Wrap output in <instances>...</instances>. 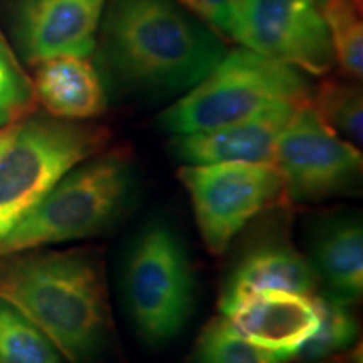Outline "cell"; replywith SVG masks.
Masks as SVG:
<instances>
[{
	"label": "cell",
	"mask_w": 363,
	"mask_h": 363,
	"mask_svg": "<svg viewBox=\"0 0 363 363\" xmlns=\"http://www.w3.org/2000/svg\"><path fill=\"white\" fill-rule=\"evenodd\" d=\"M202 17L216 33L233 38L235 26V0H179Z\"/></svg>",
	"instance_id": "cell-22"
},
{
	"label": "cell",
	"mask_w": 363,
	"mask_h": 363,
	"mask_svg": "<svg viewBox=\"0 0 363 363\" xmlns=\"http://www.w3.org/2000/svg\"><path fill=\"white\" fill-rule=\"evenodd\" d=\"M135 194L128 153H98L67 172L0 238V256L106 233L126 216Z\"/></svg>",
	"instance_id": "cell-3"
},
{
	"label": "cell",
	"mask_w": 363,
	"mask_h": 363,
	"mask_svg": "<svg viewBox=\"0 0 363 363\" xmlns=\"http://www.w3.org/2000/svg\"><path fill=\"white\" fill-rule=\"evenodd\" d=\"M126 310L143 342L158 347L184 330L194 308V271L179 235L153 220L136 234L121 272Z\"/></svg>",
	"instance_id": "cell-6"
},
{
	"label": "cell",
	"mask_w": 363,
	"mask_h": 363,
	"mask_svg": "<svg viewBox=\"0 0 363 363\" xmlns=\"http://www.w3.org/2000/svg\"><path fill=\"white\" fill-rule=\"evenodd\" d=\"M222 316L246 342L283 363L296 357L320 321L313 296L284 291L251 293Z\"/></svg>",
	"instance_id": "cell-11"
},
{
	"label": "cell",
	"mask_w": 363,
	"mask_h": 363,
	"mask_svg": "<svg viewBox=\"0 0 363 363\" xmlns=\"http://www.w3.org/2000/svg\"><path fill=\"white\" fill-rule=\"evenodd\" d=\"M318 276L313 264L293 247L284 244H264L238 262L227 279L220 296V313L251 293L284 291L313 296Z\"/></svg>",
	"instance_id": "cell-13"
},
{
	"label": "cell",
	"mask_w": 363,
	"mask_h": 363,
	"mask_svg": "<svg viewBox=\"0 0 363 363\" xmlns=\"http://www.w3.org/2000/svg\"><path fill=\"white\" fill-rule=\"evenodd\" d=\"M296 108L279 106L234 125L174 135L169 142V150L177 160L184 162L185 165H212V163L272 165L278 136Z\"/></svg>",
	"instance_id": "cell-12"
},
{
	"label": "cell",
	"mask_w": 363,
	"mask_h": 363,
	"mask_svg": "<svg viewBox=\"0 0 363 363\" xmlns=\"http://www.w3.org/2000/svg\"><path fill=\"white\" fill-rule=\"evenodd\" d=\"M301 69L242 48L225 54L192 89L158 116L174 135L212 130L251 120L279 106L311 101Z\"/></svg>",
	"instance_id": "cell-4"
},
{
	"label": "cell",
	"mask_w": 363,
	"mask_h": 363,
	"mask_svg": "<svg viewBox=\"0 0 363 363\" xmlns=\"http://www.w3.org/2000/svg\"><path fill=\"white\" fill-rule=\"evenodd\" d=\"M35 103L33 81L0 33V128L30 115Z\"/></svg>",
	"instance_id": "cell-21"
},
{
	"label": "cell",
	"mask_w": 363,
	"mask_h": 363,
	"mask_svg": "<svg viewBox=\"0 0 363 363\" xmlns=\"http://www.w3.org/2000/svg\"><path fill=\"white\" fill-rule=\"evenodd\" d=\"M101 49L126 84L169 96L192 89L227 54L219 33L174 0H110Z\"/></svg>",
	"instance_id": "cell-2"
},
{
	"label": "cell",
	"mask_w": 363,
	"mask_h": 363,
	"mask_svg": "<svg viewBox=\"0 0 363 363\" xmlns=\"http://www.w3.org/2000/svg\"><path fill=\"white\" fill-rule=\"evenodd\" d=\"M318 316V328L311 338L296 353L298 360L313 363L321 362L335 353L345 350L357 340V320L348 305L331 294H313Z\"/></svg>",
	"instance_id": "cell-16"
},
{
	"label": "cell",
	"mask_w": 363,
	"mask_h": 363,
	"mask_svg": "<svg viewBox=\"0 0 363 363\" xmlns=\"http://www.w3.org/2000/svg\"><path fill=\"white\" fill-rule=\"evenodd\" d=\"M311 104L321 120L348 143L362 147L363 101L355 84L338 79L325 81L313 93Z\"/></svg>",
	"instance_id": "cell-19"
},
{
	"label": "cell",
	"mask_w": 363,
	"mask_h": 363,
	"mask_svg": "<svg viewBox=\"0 0 363 363\" xmlns=\"http://www.w3.org/2000/svg\"><path fill=\"white\" fill-rule=\"evenodd\" d=\"M233 39L310 74H326L337 62L316 0H235Z\"/></svg>",
	"instance_id": "cell-9"
},
{
	"label": "cell",
	"mask_w": 363,
	"mask_h": 363,
	"mask_svg": "<svg viewBox=\"0 0 363 363\" xmlns=\"http://www.w3.org/2000/svg\"><path fill=\"white\" fill-rule=\"evenodd\" d=\"M190 363H283L246 342L224 316L211 320L199 335Z\"/></svg>",
	"instance_id": "cell-20"
},
{
	"label": "cell",
	"mask_w": 363,
	"mask_h": 363,
	"mask_svg": "<svg viewBox=\"0 0 363 363\" xmlns=\"http://www.w3.org/2000/svg\"><path fill=\"white\" fill-rule=\"evenodd\" d=\"M13 125H16V123H13ZM13 125H9V126H6V128H0V147H2V145L7 142L9 136H11Z\"/></svg>",
	"instance_id": "cell-23"
},
{
	"label": "cell",
	"mask_w": 363,
	"mask_h": 363,
	"mask_svg": "<svg viewBox=\"0 0 363 363\" xmlns=\"http://www.w3.org/2000/svg\"><path fill=\"white\" fill-rule=\"evenodd\" d=\"M106 0H21L16 38L30 65L72 54L88 57Z\"/></svg>",
	"instance_id": "cell-10"
},
{
	"label": "cell",
	"mask_w": 363,
	"mask_h": 363,
	"mask_svg": "<svg viewBox=\"0 0 363 363\" xmlns=\"http://www.w3.org/2000/svg\"><path fill=\"white\" fill-rule=\"evenodd\" d=\"M34 66L35 101L49 115L65 120H89L106 110V94L88 57L62 54Z\"/></svg>",
	"instance_id": "cell-14"
},
{
	"label": "cell",
	"mask_w": 363,
	"mask_h": 363,
	"mask_svg": "<svg viewBox=\"0 0 363 363\" xmlns=\"http://www.w3.org/2000/svg\"><path fill=\"white\" fill-rule=\"evenodd\" d=\"M177 175L190 195L203 242L216 256L224 254L235 234L284 192L283 177L267 163L184 165Z\"/></svg>",
	"instance_id": "cell-7"
},
{
	"label": "cell",
	"mask_w": 363,
	"mask_h": 363,
	"mask_svg": "<svg viewBox=\"0 0 363 363\" xmlns=\"http://www.w3.org/2000/svg\"><path fill=\"white\" fill-rule=\"evenodd\" d=\"M321 16L328 27L335 61L353 79L363 72V29L360 2L357 0H323Z\"/></svg>",
	"instance_id": "cell-18"
},
{
	"label": "cell",
	"mask_w": 363,
	"mask_h": 363,
	"mask_svg": "<svg viewBox=\"0 0 363 363\" xmlns=\"http://www.w3.org/2000/svg\"><path fill=\"white\" fill-rule=\"evenodd\" d=\"M0 299L21 311L67 363H101L113 342L106 274L88 249L0 256Z\"/></svg>",
	"instance_id": "cell-1"
},
{
	"label": "cell",
	"mask_w": 363,
	"mask_h": 363,
	"mask_svg": "<svg viewBox=\"0 0 363 363\" xmlns=\"http://www.w3.org/2000/svg\"><path fill=\"white\" fill-rule=\"evenodd\" d=\"M0 363H62L49 338L0 299Z\"/></svg>",
	"instance_id": "cell-17"
},
{
	"label": "cell",
	"mask_w": 363,
	"mask_h": 363,
	"mask_svg": "<svg viewBox=\"0 0 363 363\" xmlns=\"http://www.w3.org/2000/svg\"><path fill=\"white\" fill-rule=\"evenodd\" d=\"M316 2H318V4H321V2H323V0H316Z\"/></svg>",
	"instance_id": "cell-24"
},
{
	"label": "cell",
	"mask_w": 363,
	"mask_h": 363,
	"mask_svg": "<svg viewBox=\"0 0 363 363\" xmlns=\"http://www.w3.org/2000/svg\"><path fill=\"white\" fill-rule=\"evenodd\" d=\"M101 125L27 115L0 147V238L79 163L104 152Z\"/></svg>",
	"instance_id": "cell-5"
},
{
	"label": "cell",
	"mask_w": 363,
	"mask_h": 363,
	"mask_svg": "<svg viewBox=\"0 0 363 363\" xmlns=\"http://www.w3.org/2000/svg\"><path fill=\"white\" fill-rule=\"evenodd\" d=\"M313 267L331 296L357 301L363 291V230L360 220L340 219L320 230L313 244Z\"/></svg>",
	"instance_id": "cell-15"
},
{
	"label": "cell",
	"mask_w": 363,
	"mask_h": 363,
	"mask_svg": "<svg viewBox=\"0 0 363 363\" xmlns=\"http://www.w3.org/2000/svg\"><path fill=\"white\" fill-rule=\"evenodd\" d=\"M272 165L283 177L284 192L298 202H311L355 192L363 160L360 150L340 138L308 101L281 130Z\"/></svg>",
	"instance_id": "cell-8"
}]
</instances>
